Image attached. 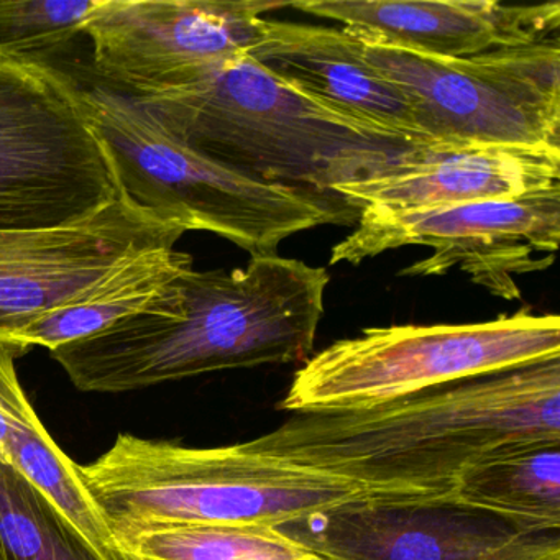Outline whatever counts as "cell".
<instances>
[{
    "mask_svg": "<svg viewBox=\"0 0 560 560\" xmlns=\"http://www.w3.org/2000/svg\"><path fill=\"white\" fill-rule=\"evenodd\" d=\"M290 8L339 22L360 40L444 60L559 38L560 27L559 2L306 0Z\"/></svg>",
    "mask_w": 560,
    "mask_h": 560,
    "instance_id": "obj_13",
    "label": "cell"
},
{
    "mask_svg": "<svg viewBox=\"0 0 560 560\" xmlns=\"http://www.w3.org/2000/svg\"><path fill=\"white\" fill-rule=\"evenodd\" d=\"M255 63L313 103L369 129L431 143L412 119L411 107L363 57L362 45L343 28L293 22H265Z\"/></svg>",
    "mask_w": 560,
    "mask_h": 560,
    "instance_id": "obj_15",
    "label": "cell"
},
{
    "mask_svg": "<svg viewBox=\"0 0 560 560\" xmlns=\"http://www.w3.org/2000/svg\"><path fill=\"white\" fill-rule=\"evenodd\" d=\"M28 352V347L0 339V464H5L9 439L35 411L18 373V360Z\"/></svg>",
    "mask_w": 560,
    "mask_h": 560,
    "instance_id": "obj_21",
    "label": "cell"
},
{
    "mask_svg": "<svg viewBox=\"0 0 560 560\" xmlns=\"http://www.w3.org/2000/svg\"><path fill=\"white\" fill-rule=\"evenodd\" d=\"M0 560H103L21 474L0 464Z\"/></svg>",
    "mask_w": 560,
    "mask_h": 560,
    "instance_id": "obj_18",
    "label": "cell"
},
{
    "mask_svg": "<svg viewBox=\"0 0 560 560\" xmlns=\"http://www.w3.org/2000/svg\"><path fill=\"white\" fill-rule=\"evenodd\" d=\"M560 441V359L422 389L365 408L300 412L242 442L409 503L451 501L481 455Z\"/></svg>",
    "mask_w": 560,
    "mask_h": 560,
    "instance_id": "obj_1",
    "label": "cell"
},
{
    "mask_svg": "<svg viewBox=\"0 0 560 560\" xmlns=\"http://www.w3.org/2000/svg\"><path fill=\"white\" fill-rule=\"evenodd\" d=\"M132 560H314L277 527L189 526L139 534L119 542Z\"/></svg>",
    "mask_w": 560,
    "mask_h": 560,
    "instance_id": "obj_19",
    "label": "cell"
},
{
    "mask_svg": "<svg viewBox=\"0 0 560 560\" xmlns=\"http://www.w3.org/2000/svg\"><path fill=\"white\" fill-rule=\"evenodd\" d=\"M284 8L261 0H104L84 31L93 45L90 77L127 97L185 86L257 47L264 15Z\"/></svg>",
    "mask_w": 560,
    "mask_h": 560,
    "instance_id": "obj_10",
    "label": "cell"
},
{
    "mask_svg": "<svg viewBox=\"0 0 560 560\" xmlns=\"http://www.w3.org/2000/svg\"><path fill=\"white\" fill-rule=\"evenodd\" d=\"M326 268L252 257L235 270L176 275L139 313L51 350L84 393H127L222 370L303 362L313 352Z\"/></svg>",
    "mask_w": 560,
    "mask_h": 560,
    "instance_id": "obj_2",
    "label": "cell"
},
{
    "mask_svg": "<svg viewBox=\"0 0 560 560\" xmlns=\"http://www.w3.org/2000/svg\"><path fill=\"white\" fill-rule=\"evenodd\" d=\"M357 40L431 142L560 150L559 38L455 60Z\"/></svg>",
    "mask_w": 560,
    "mask_h": 560,
    "instance_id": "obj_8",
    "label": "cell"
},
{
    "mask_svg": "<svg viewBox=\"0 0 560 560\" xmlns=\"http://www.w3.org/2000/svg\"><path fill=\"white\" fill-rule=\"evenodd\" d=\"M560 185V150L431 142L382 175L336 188L357 211L416 212L516 198Z\"/></svg>",
    "mask_w": 560,
    "mask_h": 560,
    "instance_id": "obj_14",
    "label": "cell"
},
{
    "mask_svg": "<svg viewBox=\"0 0 560 560\" xmlns=\"http://www.w3.org/2000/svg\"><path fill=\"white\" fill-rule=\"evenodd\" d=\"M560 238V185L516 198L416 212L360 211L355 231L334 245L330 264L359 265L406 245L431 247V257L401 271L442 277L458 268L494 296H521L514 277L546 270Z\"/></svg>",
    "mask_w": 560,
    "mask_h": 560,
    "instance_id": "obj_9",
    "label": "cell"
},
{
    "mask_svg": "<svg viewBox=\"0 0 560 560\" xmlns=\"http://www.w3.org/2000/svg\"><path fill=\"white\" fill-rule=\"evenodd\" d=\"M120 195L77 77L0 58V229L70 224Z\"/></svg>",
    "mask_w": 560,
    "mask_h": 560,
    "instance_id": "obj_7",
    "label": "cell"
},
{
    "mask_svg": "<svg viewBox=\"0 0 560 560\" xmlns=\"http://www.w3.org/2000/svg\"><path fill=\"white\" fill-rule=\"evenodd\" d=\"M80 475L117 546L175 527H280L363 501L409 503L244 444L186 447L133 434L117 435Z\"/></svg>",
    "mask_w": 560,
    "mask_h": 560,
    "instance_id": "obj_3",
    "label": "cell"
},
{
    "mask_svg": "<svg viewBox=\"0 0 560 560\" xmlns=\"http://www.w3.org/2000/svg\"><path fill=\"white\" fill-rule=\"evenodd\" d=\"M130 100L178 142L221 165L260 182L330 195L382 175L399 156L425 145L313 103L247 55L185 86Z\"/></svg>",
    "mask_w": 560,
    "mask_h": 560,
    "instance_id": "obj_4",
    "label": "cell"
},
{
    "mask_svg": "<svg viewBox=\"0 0 560 560\" xmlns=\"http://www.w3.org/2000/svg\"><path fill=\"white\" fill-rule=\"evenodd\" d=\"M277 529L327 560H560V533H521L451 501H363Z\"/></svg>",
    "mask_w": 560,
    "mask_h": 560,
    "instance_id": "obj_11",
    "label": "cell"
},
{
    "mask_svg": "<svg viewBox=\"0 0 560 560\" xmlns=\"http://www.w3.org/2000/svg\"><path fill=\"white\" fill-rule=\"evenodd\" d=\"M77 80L122 195L186 232H212L267 257L298 232L359 221L340 196L242 175L178 142L130 97L90 74Z\"/></svg>",
    "mask_w": 560,
    "mask_h": 560,
    "instance_id": "obj_5",
    "label": "cell"
},
{
    "mask_svg": "<svg viewBox=\"0 0 560 560\" xmlns=\"http://www.w3.org/2000/svg\"><path fill=\"white\" fill-rule=\"evenodd\" d=\"M314 560H327V559H323V557L317 556L316 559H314Z\"/></svg>",
    "mask_w": 560,
    "mask_h": 560,
    "instance_id": "obj_22",
    "label": "cell"
},
{
    "mask_svg": "<svg viewBox=\"0 0 560 560\" xmlns=\"http://www.w3.org/2000/svg\"><path fill=\"white\" fill-rule=\"evenodd\" d=\"M192 267L191 255L176 247L149 248L124 258L83 293L42 314L27 326L0 339L34 349L54 350L86 339L139 313L176 275Z\"/></svg>",
    "mask_w": 560,
    "mask_h": 560,
    "instance_id": "obj_17",
    "label": "cell"
},
{
    "mask_svg": "<svg viewBox=\"0 0 560 560\" xmlns=\"http://www.w3.org/2000/svg\"><path fill=\"white\" fill-rule=\"evenodd\" d=\"M104 0H0V58L55 65Z\"/></svg>",
    "mask_w": 560,
    "mask_h": 560,
    "instance_id": "obj_20",
    "label": "cell"
},
{
    "mask_svg": "<svg viewBox=\"0 0 560 560\" xmlns=\"http://www.w3.org/2000/svg\"><path fill=\"white\" fill-rule=\"evenodd\" d=\"M560 359V317L517 311L488 323L372 327L306 360L278 408H365L488 373Z\"/></svg>",
    "mask_w": 560,
    "mask_h": 560,
    "instance_id": "obj_6",
    "label": "cell"
},
{
    "mask_svg": "<svg viewBox=\"0 0 560 560\" xmlns=\"http://www.w3.org/2000/svg\"><path fill=\"white\" fill-rule=\"evenodd\" d=\"M185 234L124 195L70 224L0 229V337L63 306L124 258L176 247Z\"/></svg>",
    "mask_w": 560,
    "mask_h": 560,
    "instance_id": "obj_12",
    "label": "cell"
},
{
    "mask_svg": "<svg viewBox=\"0 0 560 560\" xmlns=\"http://www.w3.org/2000/svg\"><path fill=\"white\" fill-rule=\"evenodd\" d=\"M451 503L521 533H560V441L514 442L481 455L458 475Z\"/></svg>",
    "mask_w": 560,
    "mask_h": 560,
    "instance_id": "obj_16",
    "label": "cell"
}]
</instances>
